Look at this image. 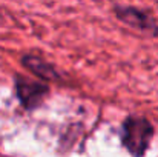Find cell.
<instances>
[{"instance_id":"6da1fadb","label":"cell","mask_w":158,"mask_h":157,"mask_svg":"<svg viewBox=\"0 0 158 157\" xmlns=\"http://www.w3.org/2000/svg\"><path fill=\"white\" fill-rule=\"evenodd\" d=\"M118 137L131 157H146L155 137V126L146 116L127 114L120 125Z\"/></svg>"},{"instance_id":"7a4b0ae2","label":"cell","mask_w":158,"mask_h":157,"mask_svg":"<svg viewBox=\"0 0 158 157\" xmlns=\"http://www.w3.org/2000/svg\"><path fill=\"white\" fill-rule=\"evenodd\" d=\"M14 91L22 108L31 112L43 105L45 99L51 94V86L49 83H45L42 80H35L17 72L14 74Z\"/></svg>"},{"instance_id":"277c9868","label":"cell","mask_w":158,"mask_h":157,"mask_svg":"<svg viewBox=\"0 0 158 157\" xmlns=\"http://www.w3.org/2000/svg\"><path fill=\"white\" fill-rule=\"evenodd\" d=\"M20 65L45 83H63L64 82V76L61 74V71H58L54 63H51L49 60H46L45 57L35 52H23L20 55Z\"/></svg>"},{"instance_id":"3957f363","label":"cell","mask_w":158,"mask_h":157,"mask_svg":"<svg viewBox=\"0 0 158 157\" xmlns=\"http://www.w3.org/2000/svg\"><path fill=\"white\" fill-rule=\"evenodd\" d=\"M112 12L131 29L148 37H158V23L149 11L132 5H114Z\"/></svg>"}]
</instances>
